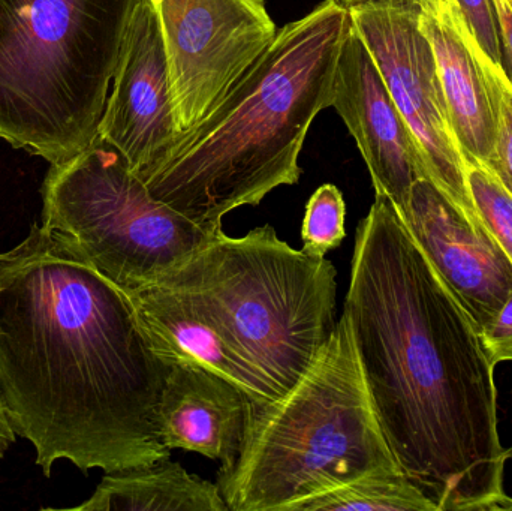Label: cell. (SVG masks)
Here are the masks:
<instances>
[{
  "label": "cell",
  "mask_w": 512,
  "mask_h": 511,
  "mask_svg": "<svg viewBox=\"0 0 512 511\" xmlns=\"http://www.w3.org/2000/svg\"><path fill=\"white\" fill-rule=\"evenodd\" d=\"M168 368L129 294L71 237L33 225L0 254V405L45 476L60 459L110 474L171 458L158 425Z\"/></svg>",
  "instance_id": "obj_1"
},
{
  "label": "cell",
  "mask_w": 512,
  "mask_h": 511,
  "mask_svg": "<svg viewBox=\"0 0 512 511\" xmlns=\"http://www.w3.org/2000/svg\"><path fill=\"white\" fill-rule=\"evenodd\" d=\"M343 314L382 434L439 511L505 495L495 366L399 210L376 195L355 233Z\"/></svg>",
  "instance_id": "obj_2"
},
{
  "label": "cell",
  "mask_w": 512,
  "mask_h": 511,
  "mask_svg": "<svg viewBox=\"0 0 512 511\" xmlns=\"http://www.w3.org/2000/svg\"><path fill=\"white\" fill-rule=\"evenodd\" d=\"M349 11L325 0L277 29L270 47L144 180L150 194L215 234L222 219L297 185L310 125L331 107Z\"/></svg>",
  "instance_id": "obj_3"
},
{
  "label": "cell",
  "mask_w": 512,
  "mask_h": 511,
  "mask_svg": "<svg viewBox=\"0 0 512 511\" xmlns=\"http://www.w3.org/2000/svg\"><path fill=\"white\" fill-rule=\"evenodd\" d=\"M373 410L348 317L280 398L252 404L233 467L218 473L230 511H292L370 474H400Z\"/></svg>",
  "instance_id": "obj_4"
},
{
  "label": "cell",
  "mask_w": 512,
  "mask_h": 511,
  "mask_svg": "<svg viewBox=\"0 0 512 511\" xmlns=\"http://www.w3.org/2000/svg\"><path fill=\"white\" fill-rule=\"evenodd\" d=\"M140 0H0V140L63 164L98 135Z\"/></svg>",
  "instance_id": "obj_5"
},
{
  "label": "cell",
  "mask_w": 512,
  "mask_h": 511,
  "mask_svg": "<svg viewBox=\"0 0 512 511\" xmlns=\"http://www.w3.org/2000/svg\"><path fill=\"white\" fill-rule=\"evenodd\" d=\"M158 279L203 303L270 401L300 380L336 327V267L291 248L271 225L242 237L219 230Z\"/></svg>",
  "instance_id": "obj_6"
},
{
  "label": "cell",
  "mask_w": 512,
  "mask_h": 511,
  "mask_svg": "<svg viewBox=\"0 0 512 511\" xmlns=\"http://www.w3.org/2000/svg\"><path fill=\"white\" fill-rule=\"evenodd\" d=\"M41 194L42 225L71 237L126 293L152 284L213 236L156 200L119 150L99 138L51 165Z\"/></svg>",
  "instance_id": "obj_7"
},
{
  "label": "cell",
  "mask_w": 512,
  "mask_h": 511,
  "mask_svg": "<svg viewBox=\"0 0 512 511\" xmlns=\"http://www.w3.org/2000/svg\"><path fill=\"white\" fill-rule=\"evenodd\" d=\"M348 11L414 137L430 180L472 221L483 224L469 194L465 156L451 125L432 47L418 23L417 6L367 0Z\"/></svg>",
  "instance_id": "obj_8"
},
{
  "label": "cell",
  "mask_w": 512,
  "mask_h": 511,
  "mask_svg": "<svg viewBox=\"0 0 512 511\" xmlns=\"http://www.w3.org/2000/svg\"><path fill=\"white\" fill-rule=\"evenodd\" d=\"M167 54L180 134L201 122L270 47L265 0H149Z\"/></svg>",
  "instance_id": "obj_9"
},
{
  "label": "cell",
  "mask_w": 512,
  "mask_h": 511,
  "mask_svg": "<svg viewBox=\"0 0 512 511\" xmlns=\"http://www.w3.org/2000/svg\"><path fill=\"white\" fill-rule=\"evenodd\" d=\"M182 137L174 119L167 54L149 0H140L126 32L96 138L119 150L146 180Z\"/></svg>",
  "instance_id": "obj_10"
},
{
  "label": "cell",
  "mask_w": 512,
  "mask_h": 511,
  "mask_svg": "<svg viewBox=\"0 0 512 511\" xmlns=\"http://www.w3.org/2000/svg\"><path fill=\"white\" fill-rule=\"evenodd\" d=\"M409 233L478 332L512 293V261L486 225L472 221L433 180L412 186L400 213Z\"/></svg>",
  "instance_id": "obj_11"
},
{
  "label": "cell",
  "mask_w": 512,
  "mask_h": 511,
  "mask_svg": "<svg viewBox=\"0 0 512 511\" xmlns=\"http://www.w3.org/2000/svg\"><path fill=\"white\" fill-rule=\"evenodd\" d=\"M331 107L357 141L376 195L405 212L414 183L430 177L375 59L351 21L337 60Z\"/></svg>",
  "instance_id": "obj_12"
},
{
  "label": "cell",
  "mask_w": 512,
  "mask_h": 511,
  "mask_svg": "<svg viewBox=\"0 0 512 511\" xmlns=\"http://www.w3.org/2000/svg\"><path fill=\"white\" fill-rule=\"evenodd\" d=\"M251 396L222 375L186 362H170L158 407L159 437L168 450L200 453L221 462L239 458L252 411Z\"/></svg>",
  "instance_id": "obj_13"
},
{
  "label": "cell",
  "mask_w": 512,
  "mask_h": 511,
  "mask_svg": "<svg viewBox=\"0 0 512 511\" xmlns=\"http://www.w3.org/2000/svg\"><path fill=\"white\" fill-rule=\"evenodd\" d=\"M418 23L429 39L448 114L466 162L489 167L495 111L480 60V44L454 0H417Z\"/></svg>",
  "instance_id": "obj_14"
},
{
  "label": "cell",
  "mask_w": 512,
  "mask_h": 511,
  "mask_svg": "<svg viewBox=\"0 0 512 511\" xmlns=\"http://www.w3.org/2000/svg\"><path fill=\"white\" fill-rule=\"evenodd\" d=\"M128 294L153 351L162 360L204 366L239 384L254 404L270 402L254 372L194 294L159 279Z\"/></svg>",
  "instance_id": "obj_15"
},
{
  "label": "cell",
  "mask_w": 512,
  "mask_h": 511,
  "mask_svg": "<svg viewBox=\"0 0 512 511\" xmlns=\"http://www.w3.org/2000/svg\"><path fill=\"white\" fill-rule=\"evenodd\" d=\"M78 511H230L216 483L171 458L107 474Z\"/></svg>",
  "instance_id": "obj_16"
},
{
  "label": "cell",
  "mask_w": 512,
  "mask_h": 511,
  "mask_svg": "<svg viewBox=\"0 0 512 511\" xmlns=\"http://www.w3.org/2000/svg\"><path fill=\"white\" fill-rule=\"evenodd\" d=\"M292 511H439L405 474H370L301 501Z\"/></svg>",
  "instance_id": "obj_17"
},
{
  "label": "cell",
  "mask_w": 512,
  "mask_h": 511,
  "mask_svg": "<svg viewBox=\"0 0 512 511\" xmlns=\"http://www.w3.org/2000/svg\"><path fill=\"white\" fill-rule=\"evenodd\" d=\"M346 204L337 186H319L307 201L301 240L303 251L312 257H325L339 248L346 237Z\"/></svg>",
  "instance_id": "obj_18"
},
{
  "label": "cell",
  "mask_w": 512,
  "mask_h": 511,
  "mask_svg": "<svg viewBox=\"0 0 512 511\" xmlns=\"http://www.w3.org/2000/svg\"><path fill=\"white\" fill-rule=\"evenodd\" d=\"M466 180L478 216L512 261V195L481 164L466 162Z\"/></svg>",
  "instance_id": "obj_19"
},
{
  "label": "cell",
  "mask_w": 512,
  "mask_h": 511,
  "mask_svg": "<svg viewBox=\"0 0 512 511\" xmlns=\"http://www.w3.org/2000/svg\"><path fill=\"white\" fill-rule=\"evenodd\" d=\"M480 60L495 111V144L487 168L512 195V83L504 68L495 65L483 48H480Z\"/></svg>",
  "instance_id": "obj_20"
},
{
  "label": "cell",
  "mask_w": 512,
  "mask_h": 511,
  "mask_svg": "<svg viewBox=\"0 0 512 511\" xmlns=\"http://www.w3.org/2000/svg\"><path fill=\"white\" fill-rule=\"evenodd\" d=\"M462 11L475 41L495 65L502 66L498 24L492 0H454Z\"/></svg>",
  "instance_id": "obj_21"
},
{
  "label": "cell",
  "mask_w": 512,
  "mask_h": 511,
  "mask_svg": "<svg viewBox=\"0 0 512 511\" xmlns=\"http://www.w3.org/2000/svg\"><path fill=\"white\" fill-rule=\"evenodd\" d=\"M484 350L493 366L512 362V293L495 320L480 332Z\"/></svg>",
  "instance_id": "obj_22"
},
{
  "label": "cell",
  "mask_w": 512,
  "mask_h": 511,
  "mask_svg": "<svg viewBox=\"0 0 512 511\" xmlns=\"http://www.w3.org/2000/svg\"><path fill=\"white\" fill-rule=\"evenodd\" d=\"M498 24L501 63L512 83V0H492Z\"/></svg>",
  "instance_id": "obj_23"
},
{
  "label": "cell",
  "mask_w": 512,
  "mask_h": 511,
  "mask_svg": "<svg viewBox=\"0 0 512 511\" xmlns=\"http://www.w3.org/2000/svg\"><path fill=\"white\" fill-rule=\"evenodd\" d=\"M15 437L17 435L14 434L11 426H9L5 413H3L2 405H0V458H3L6 450L11 447V444L15 443Z\"/></svg>",
  "instance_id": "obj_24"
},
{
  "label": "cell",
  "mask_w": 512,
  "mask_h": 511,
  "mask_svg": "<svg viewBox=\"0 0 512 511\" xmlns=\"http://www.w3.org/2000/svg\"><path fill=\"white\" fill-rule=\"evenodd\" d=\"M337 2L342 3L343 6L349 8V6L357 5V3L367 2V0H337ZM390 2H399V3H408V5H414L417 0H390Z\"/></svg>",
  "instance_id": "obj_25"
}]
</instances>
